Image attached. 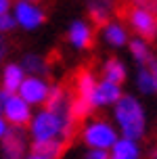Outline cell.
<instances>
[{"label":"cell","mask_w":157,"mask_h":159,"mask_svg":"<svg viewBox=\"0 0 157 159\" xmlns=\"http://www.w3.org/2000/svg\"><path fill=\"white\" fill-rule=\"evenodd\" d=\"M71 147L69 140H57V138H48V140H34L31 143V155L36 157H46V159H61L67 149Z\"/></svg>","instance_id":"obj_8"},{"label":"cell","mask_w":157,"mask_h":159,"mask_svg":"<svg viewBox=\"0 0 157 159\" xmlns=\"http://www.w3.org/2000/svg\"><path fill=\"white\" fill-rule=\"evenodd\" d=\"M31 159H46V157H36V155H31Z\"/></svg>","instance_id":"obj_28"},{"label":"cell","mask_w":157,"mask_h":159,"mask_svg":"<svg viewBox=\"0 0 157 159\" xmlns=\"http://www.w3.org/2000/svg\"><path fill=\"white\" fill-rule=\"evenodd\" d=\"M8 8H11V0H0V15L8 13Z\"/></svg>","instance_id":"obj_24"},{"label":"cell","mask_w":157,"mask_h":159,"mask_svg":"<svg viewBox=\"0 0 157 159\" xmlns=\"http://www.w3.org/2000/svg\"><path fill=\"white\" fill-rule=\"evenodd\" d=\"M111 149H113L111 159H138V147L134 140H128V138L115 140Z\"/></svg>","instance_id":"obj_16"},{"label":"cell","mask_w":157,"mask_h":159,"mask_svg":"<svg viewBox=\"0 0 157 159\" xmlns=\"http://www.w3.org/2000/svg\"><path fill=\"white\" fill-rule=\"evenodd\" d=\"M115 8V0H88V13L94 25H107Z\"/></svg>","instance_id":"obj_12"},{"label":"cell","mask_w":157,"mask_h":159,"mask_svg":"<svg viewBox=\"0 0 157 159\" xmlns=\"http://www.w3.org/2000/svg\"><path fill=\"white\" fill-rule=\"evenodd\" d=\"M15 23L25 27V30H36L44 23V11L36 4V2H27V0H19L15 4Z\"/></svg>","instance_id":"obj_6"},{"label":"cell","mask_w":157,"mask_h":159,"mask_svg":"<svg viewBox=\"0 0 157 159\" xmlns=\"http://www.w3.org/2000/svg\"><path fill=\"white\" fill-rule=\"evenodd\" d=\"M80 136L84 138V143H86L88 147L101 149V151L113 147L115 140H118V138H115V130H113L105 119H94L90 126H86L84 130H82Z\"/></svg>","instance_id":"obj_3"},{"label":"cell","mask_w":157,"mask_h":159,"mask_svg":"<svg viewBox=\"0 0 157 159\" xmlns=\"http://www.w3.org/2000/svg\"><path fill=\"white\" fill-rule=\"evenodd\" d=\"M103 80L105 82H111V84H124L126 80V67L122 61L118 59H109L107 63L103 65Z\"/></svg>","instance_id":"obj_15"},{"label":"cell","mask_w":157,"mask_h":159,"mask_svg":"<svg viewBox=\"0 0 157 159\" xmlns=\"http://www.w3.org/2000/svg\"><path fill=\"white\" fill-rule=\"evenodd\" d=\"M149 159H157V149H153V153H151V157Z\"/></svg>","instance_id":"obj_27"},{"label":"cell","mask_w":157,"mask_h":159,"mask_svg":"<svg viewBox=\"0 0 157 159\" xmlns=\"http://www.w3.org/2000/svg\"><path fill=\"white\" fill-rule=\"evenodd\" d=\"M21 67L30 73H48V61H44L40 55H25Z\"/></svg>","instance_id":"obj_17"},{"label":"cell","mask_w":157,"mask_h":159,"mask_svg":"<svg viewBox=\"0 0 157 159\" xmlns=\"http://www.w3.org/2000/svg\"><path fill=\"white\" fill-rule=\"evenodd\" d=\"M4 132H7V121H4V119L0 117V138L4 136Z\"/></svg>","instance_id":"obj_26"},{"label":"cell","mask_w":157,"mask_h":159,"mask_svg":"<svg viewBox=\"0 0 157 159\" xmlns=\"http://www.w3.org/2000/svg\"><path fill=\"white\" fill-rule=\"evenodd\" d=\"M25 149V136L21 130H7L4 136H2V151H4V157L7 159H21Z\"/></svg>","instance_id":"obj_9"},{"label":"cell","mask_w":157,"mask_h":159,"mask_svg":"<svg viewBox=\"0 0 157 159\" xmlns=\"http://www.w3.org/2000/svg\"><path fill=\"white\" fill-rule=\"evenodd\" d=\"M7 92H4V90H0V111H2V109H4V101H7Z\"/></svg>","instance_id":"obj_25"},{"label":"cell","mask_w":157,"mask_h":159,"mask_svg":"<svg viewBox=\"0 0 157 159\" xmlns=\"http://www.w3.org/2000/svg\"><path fill=\"white\" fill-rule=\"evenodd\" d=\"M134 7H141L145 11H149L153 15H157V0H132Z\"/></svg>","instance_id":"obj_21"},{"label":"cell","mask_w":157,"mask_h":159,"mask_svg":"<svg viewBox=\"0 0 157 159\" xmlns=\"http://www.w3.org/2000/svg\"><path fill=\"white\" fill-rule=\"evenodd\" d=\"M27 2H36V0H27Z\"/></svg>","instance_id":"obj_29"},{"label":"cell","mask_w":157,"mask_h":159,"mask_svg":"<svg viewBox=\"0 0 157 159\" xmlns=\"http://www.w3.org/2000/svg\"><path fill=\"white\" fill-rule=\"evenodd\" d=\"M15 17L11 15V13H4V15H0V34H8L11 30H15Z\"/></svg>","instance_id":"obj_20"},{"label":"cell","mask_w":157,"mask_h":159,"mask_svg":"<svg viewBox=\"0 0 157 159\" xmlns=\"http://www.w3.org/2000/svg\"><path fill=\"white\" fill-rule=\"evenodd\" d=\"M119 15L124 17L128 21V25L145 42H151V40L157 38V15H153V13H149V11H145L141 7H134V4L124 7L119 11Z\"/></svg>","instance_id":"obj_2"},{"label":"cell","mask_w":157,"mask_h":159,"mask_svg":"<svg viewBox=\"0 0 157 159\" xmlns=\"http://www.w3.org/2000/svg\"><path fill=\"white\" fill-rule=\"evenodd\" d=\"M84 159H111V155L107 151H101V149H92L90 153H86Z\"/></svg>","instance_id":"obj_22"},{"label":"cell","mask_w":157,"mask_h":159,"mask_svg":"<svg viewBox=\"0 0 157 159\" xmlns=\"http://www.w3.org/2000/svg\"><path fill=\"white\" fill-rule=\"evenodd\" d=\"M130 50H132L134 59L141 63V67L147 65L151 59H153V55H151V50H149V46H147L145 40H132V42H130Z\"/></svg>","instance_id":"obj_18"},{"label":"cell","mask_w":157,"mask_h":159,"mask_svg":"<svg viewBox=\"0 0 157 159\" xmlns=\"http://www.w3.org/2000/svg\"><path fill=\"white\" fill-rule=\"evenodd\" d=\"M23 80H25L23 67L17 65V63H8L7 67H4V71H2V90H4L7 94H15Z\"/></svg>","instance_id":"obj_13"},{"label":"cell","mask_w":157,"mask_h":159,"mask_svg":"<svg viewBox=\"0 0 157 159\" xmlns=\"http://www.w3.org/2000/svg\"><path fill=\"white\" fill-rule=\"evenodd\" d=\"M2 113H4V119H7L13 128H27L30 121H31L30 105L25 103L19 94H8L7 96Z\"/></svg>","instance_id":"obj_5"},{"label":"cell","mask_w":157,"mask_h":159,"mask_svg":"<svg viewBox=\"0 0 157 159\" xmlns=\"http://www.w3.org/2000/svg\"><path fill=\"white\" fill-rule=\"evenodd\" d=\"M67 38H69V42H71L76 48H80V50H86V48L92 46L94 34H92V27H90L86 21H73V23H71V27H69Z\"/></svg>","instance_id":"obj_10"},{"label":"cell","mask_w":157,"mask_h":159,"mask_svg":"<svg viewBox=\"0 0 157 159\" xmlns=\"http://www.w3.org/2000/svg\"><path fill=\"white\" fill-rule=\"evenodd\" d=\"M138 88L142 92H155V82L147 67H141V71H138Z\"/></svg>","instance_id":"obj_19"},{"label":"cell","mask_w":157,"mask_h":159,"mask_svg":"<svg viewBox=\"0 0 157 159\" xmlns=\"http://www.w3.org/2000/svg\"><path fill=\"white\" fill-rule=\"evenodd\" d=\"M67 115L61 113H53V111H42L40 115H36V119L31 121V136L36 140H48L55 138L61 132L63 124H65Z\"/></svg>","instance_id":"obj_4"},{"label":"cell","mask_w":157,"mask_h":159,"mask_svg":"<svg viewBox=\"0 0 157 159\" xmlns=\"http://www.w3.org/2000/svg\"><path fill=\"white\" fill-rule=\"evenodd\" d=\"M115 119H118L122 134L128 140H136L145 134V113L141 103L134 96L122 94L115 103Z\"/></svg>","instance_id":"obj_1"},{"label":"cell","mask_w":157,"mask_h":159,"mask_svg":"<svg viewBox=\"0 0 157 159\" xmlns=\"http://www.w3.org/2000/svg\"><path fill=\"white\" fill-rule=\"evenodd\" d=\"M19 96L23 98L27 105H40L48 98V92H50V86H48L44 80L36 78V75H30L21 82L19 86Z\"/></svg>","instance_id":"obj_7"},{"label":"cell","mask_w":157,"mask_h":159,"mask_svg":"<svg viewBox=\"0 0 157 159\" xmlns=\"http://www.w3.org/2000/svg\"><path fill=\"white\" fill-rule=\"evenodd\" d=\"M7 52H8V42H7V38L0 34V61L7 57Z\"/></svg>","instance_id":"obj_23"},{"label":"cell","mask_w":157,"mask_h":159,"mask_svg":"<svg viewBox=\"0 0 157 159\" xmlns=\"http://www.w3.org/2000/svg\"><path fill=\"white\" fill-rule=\"evenodd\" d=\"M103 36L105 40L109 42L111 46H124L126 42H128V32H126V27L118 21H109L107 25H103Z\"/></svg>","instance_id":"obj_14"},{"label":"cell","mask_w":157,"mask_h":159,"mask_svg":"<svg viewBox=\"0 0 157 159\" xmlns=\"http://www.w3.org/2000/svg\"><path fill=\"white\" fill-rule=\"evenodd\" d=\"M119 96H122V90H119L118 84H111V82H105V80H101V82L94 86V92H92V107H103V105L118 103Z\"/></svg>","instance_id":"obj_11"}]
</instances>
